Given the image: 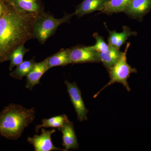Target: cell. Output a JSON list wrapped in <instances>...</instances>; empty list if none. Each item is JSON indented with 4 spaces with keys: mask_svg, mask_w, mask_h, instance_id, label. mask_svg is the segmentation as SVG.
I'll list each match as a JSON object with an SVG mask.
<instances>
[{
    "mask_svg": "<svg viewBox=\"0 0 151 151\" xmlns=\"http://www.w3.org/2000/svg\"><path fill=\"white\" fill-rule=\"evenodd\" d=\"M35 108H26L19 104H11L0 113V135L9 139L20 137L25 129L35 118Z\"/></svg>",
    "mask_w": 151,
    "mask_h": 151,
    "instance_id": "2",
    "label": "cell"
},
{
    "mask_svg": "<svg viewBox=\"0 0 151 151\" xmlns=\"http://www.w3.org/2000/svg\"><path fill=\"white\" fill-rule=\"evenodd\" d=\"M69 122L67 116L64 114L54 116L49 119H43L41 124L36 126L35 131L36 133H38L39 130L42 128H57L58 129Z\"/></svg>",
    "mask_w": 151,
    "mask_h": 151,
    "instance_id": "16",
    "label": "cell"
},
{
    "mask_svg": "<svg viewBox=\"0 0 151 151\" xmlns=\"http://www.w3.org/2000/svg\"><path fill=\"white\" fill-rule=\"evenodd\" d=\"M36 63L34 58L24 60L17 66L15 70L10 73V75L16 79L21 80L29 73Z\"/></svg>",
    "mask_w": 151,
    "mask_h": 151,
    "instance_id": "18",
    "label": "cell"
},
{
    "mask_svg": "<svg viewBox=\"0 0 151 151\" xmlns=\"http://www.w3.org/2000/svg\"><path fill=\"white\" fill-rule=\"evenodd\" d=\"M48 70L55 66H65L71 64L70 48L62 49L46 59Z\"/></svg>",
    "mask_w": 151,
    "mask_h": 151,
    "instance_id": "14",
    "label": "cell"
},
{
    "mask_svg": "<svg viewBox=\"0 0 151 151\" xmlns=\"http://www.w3.org/2000/svg\"><path fill=\"white\" fill-rule=\"evenodd\" d=\"M41 134L38 135H34L32 137L27 138L28 142L32 145L35 151H51L58 150L66 151L65 149H61L56 147L52 141L51 136L56 132L53 129L50 130H45L41 128Z\"/></svg>",
    "mask_w": 151,
    "mask_h": 151,
    "instance_id": "7",
    "label": "cell"
},
{
    "mask_svg": "<svg viewBox=\"0 0 151 151\" xmlns=\"http://www.w3.org/2000/svg\"><path fill=\"white\" fill-rule=\"evenodd\" d=\"M133 0H108L100 13L111 15L124 12Z\"/></svg>",
    "mask_w": 151,
    "mask_h": 151,
    "instance_id": "15",
    "label": "cell"
},
{
    "mask_svg": "<svg viewBox=\"0 0 151 151\" xmlns=\"http://www.w3.org/2000/svg\"><path fill=\"white\" fill-rule=\"evenodd\" d=\"M29 51L25 48L24 44L20 45L14 49L9 55L8 59L10 60V70L15 66H17L24 61L25 54Z\"/></svg>",
    "mask_w": 151,
    "mask_h": 151,
    "instance_id": "19",
    "label": "cell"
},
{
    "mask_svg": "<svg viewBox=\"0 0 151 151\" xmlns=\"http://www.w3.org/2000/svg\"><path fill=\"white\" fill-rule=\"evenodd\" d=\"M10 5L27 13L37 14L43 11L40 0H11Z\"/></svg>",
    "mask_w": 151,
    "mask_h": 151,
    "instance_id": "13",
    "label": "cell"
},
{
    "mask_svg": "<svg viewBox=\"0 0 151 151\" xmlns=\"http://www.w3.org/2000/svg\"><path fill=\"white\" fill-rule=\"evenodd\" d=\"M109 35L108 38V44L110 46L119 49L128 40L129 38L132 36H136L137 33L133 31L128 27L124 26L122 32H118L115 30H108Z\"/></svg>",
    "mask_w": 151,
    "mask_h": 151,
    "instance_id": "11",
    "label": "cell"
},
{
    "mask_svg": "<svg viewBox=\"0 0 151 151\" xmlns=\"http://www.w3.org/2000/svg\"><path fill=\"white\" fill-rule=\"evenodd\" d=\"M74 13L65 14L61 18L57 19L44 11L38 14L33 24L35 37L41 44L53 35L58 28L65 23H69Z\"/></svg>",
    "mask_w": 151,
    "mask_h": 151,
    "instance_id": "3",
    "label": "cell"
},
{
    "mask_svg": "<svg viewBox=\"0 0 151 151\" xmlns=\"http://www.w3.org/2000/svg\"><path fill=\"white\" fill-rule=\"evenodd\" d=\"M71 64L99 63L100 53L92 48V46H76L70 48Z\"/></svg>",
    "mask_w": 151,
    "mask_h": 151,
    "instance_id": "6",
    "label": "cell"
},
{
    "mask_svg": "<svg viewBox=\"0 0 151 151\" xmlns=\"http://www.w3.org/2000/svg\"><path fill=\"white\" fill-rule=\"evenodd\" d=\"M37 14L14 7L13 10H8L0 17V60L8 58L17 47L35 38L33 24Z\"/></svg>",
    "mask_w": 151,
    "mask_h": 151,
    "instance_id": "1",
    "label": "cell"
},
{
    "mask_svg": "<svg viewBox=\"0 0 151 151\" xmlns=\"http://www.w3.org/2000/svg\"><path fill=\"white\" fill-rule=\"evenodd\" d=\"M108 0H83L79 4L74 13L78 18L96 11H101Z\"/></svg>",
    "mask_w": 151,
    "mask_h": 151,
    "instance_id": "12",
    "label": "cell"
},
{
    "mask_svg": "<svg viewBox=\"0 0 151 151\" xmlns=\"http://www.w3.org/2000/svg\"><path fill=\"white\" fill-rule=\"evenodd\" d=\"M64 83L67 87V92L69 94L70 100L77 114V119L80 122L87 120V115L89 111L84 104L79 87L75 82L70 83L66 80Z\"/></svg>",
    "mask_w": 151,
    "mask_h": 151,
    "instance_id": "5",
    "label": "cell"
},
{
    "mask_svg": "<svg viewBox=\"0 0 151 151\" xmlns=\"http://www.w3.org/2000/svg\"><path fill=\"white\" fill-rule=\"evenodd\" d=\"M48 70L46 59L41 62L36 63L32 69L27 76L26 88L32 90L35 85L40 84V80L41 78Z\"/></svg>",
    "mask_w": 151,
    "mask_h": 151,
    "instance_id": "9",
    "label": "cell"
},
{
    "mask_svg": "<svg viewBox=\"0 0 151 151\" xmlns=\"http://www.w3.org/2000/svg\"><path fill=\"white\" fill-rule=\"evenodd\" d=\"M151 10V0H133L124 13L132 18L141 20Z\"/></svg>",
    "mask_w": 151,
    "mask_h": 151,
    "instance_id": "8",
    "label": "cell"
},
{
    "mask_svg": "<svg viewBox=\"0 0 151 151\" xmlns=\"http://www.w3.org/2000/svg\"><path fill=\"white\" fill-rule=\"evenodd\" d=\"M93 36L96 40V43L92 46V48L99 53L105 52L109 50L110 46L105 42L103 37L97 32L93 34Z\"/></svg>",
    "mask_w": 151,
    "mask_h": 151,
    "instance_id": "20",
    "label": "cell"
},
{
    "mask_svg": "<svg viewBox=\"0 0 151 151\" xmlns=\"http://www.w3.org/2000/svg\"><path fill=\"white\" fill-rule=\"evenodd\" d=\"M123 52L119 49L115 48L110 46L109 50L104 52L100 53V62L108 70L113 66L120 58Z\"/></svg>",
    "mask_w": 151,
    "mask_h": 151,
    "instance_id": "17",
    "label": "cell"
},
{
    "mask_svg": "<svg viewBox=\"0 0 151 151\" xmlns=\"http://www.w3.org/2000/svg\"><path fill=\"white\" fill-rule=\"evenodd\" d=\"M130 46V42H127L126 48L123 54L117 62L108 70L110 77V81L102 89L94 96V98L97 97L100 92L106 87L115 83L123 84L127 91L131 90L128 82V79L132 73H136L137 70L128 64L127 61V53Z\"/></svg>",
    "mask_w": 151,
    "mask_h": 151,
    "instance_id": "4",
    "label": "cell"
},
{
    "mask_svg": "<svg viewBox=\"0 0 151 151\" xmlns=\"http://www.w3.org/2000/svg\"><path fill=\"white\" fill-rule=\"evenodd\" d=\"M6 1H7L10 4H11V0H6Z\"/></svg>",
    "mask_w": 151,
    "mask_h": 151,
    "instance_id": "22",
    "label": "cell"
},
{
    "mask_svg": "<svg viewBox=\"0 0 151 151\" xmlns=\"http://www.w3.org/2000/svg\"><path fill=\"white\" fill-rule=\"evenodd\" d=\"M62 134V145L66 151L79 147L73 123L69 122L58 129Z\"/></svg>",
    "mask_w": 151,
    "mask_h": 151,
    "instance_id": "10",
    "label": "cell"
},
{
    "mask_svg": "<svg viewBox=\"0 0 151 151\" xmlns=\"http://www.w3.org/2000/svg\"><path fill=\"white\" fill-rule=\"evenodd\" d=\"M7 10H6L5 9L1 1L0 0V17L3 16Z\"/></svg>",
    "mask_w": 151,
    "mask_h": 151,
    "instance_id": "21",
    "label": "cell"
}]
</instances>
